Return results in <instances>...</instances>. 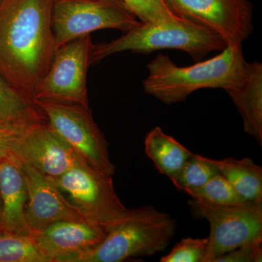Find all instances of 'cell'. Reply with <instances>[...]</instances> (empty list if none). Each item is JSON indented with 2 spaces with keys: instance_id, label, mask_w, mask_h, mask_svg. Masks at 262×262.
I'll use <instances>...</instances> for the list:
<instances>
[{
  "instance_id": "6da1fadb",
  "label": "cell",
  "mask_w": 262,
  "mask_h": 262,
  "mask_svg": "<svg viewBox=\"0 0 262 262\" xmlns=\"http://www.w3.org/2000/svg\"><path fill=\"white\" fill-rule=\"evenodd\" d=\"M54 2L0 3V75L33 100L56 49L52 29Z\"/></svg>"
},
{
  "instance_id": "7a4b0ae2",
  "label": "cell",
  "mask_w": 262,
  "mask_h": 262,
  "mask_svg": "<svg viewBox=\"0 0 262 262\" xmlns=\"http://www.w3.org/2000/svg\"><path fill=\"white\" fill-rule=\"evenodd\" d=\"M217 55L194 65L179 67L165 55H158L146 66L149 75L143 81L144 92L165 104L183 102L198 90L225 91L244 83L246 64L242 46H227Z\"/></svg>"
},
{
  "instance_id": "3957f363",
  "label": "cell",
  "mask_w": 262,
  "mask_h": 262,
  "mask_svg": "<svg viewBox=\"0 0 262 262\" xmlns=\"http://www.w3.org/2000/svg\"><path fill=\"white\" fill-rule=\"evenodd\" d=\"M177 223L168 213L147 205L129 209L94 247L71 253L57 262H120L163 252L171 242Z\"/></svg>"
},
{
  "instance_id": "277c9868",
  "label": "cell",
  "mask_w": 262,
  "mask_h": 262,
  "mask_svg": "<svg viewBox=\"0 0 262 262\" xmlns=\"http://www.w3.org/2000/svg\"><path fill=\"white\" fill-rule=\"evenodd\" d=\"M227 46L222 38L208 27L182 18L168 23H141L115 40L93 45L91 61L97 63L125 51L149 54L159 50L174 49L185 52L198 62Z\"/></svg>"
},
{
  "instance_id": "5b68a950",
  "label": "cell",
  "mask_w": 262,
  "mask_h": 262,
  "mask_svg": "<svg viewBox=\"0 0 262 262\" xmlns=\"http://www.w3.org/2000/svg\"><path fill=\"white\" fill-rule=\"evenodd\" d=\"M189 204L196 218L210 225L203 262H213L244 245L262 242V202L219 206L192 198Z\"/></svg>"
},
{
  "instance_id": "8992f818",
  "label": "cell",
  "mask_w": 262,
  "mask_h": 262,
  "mask_svg": "<svg viewBox=\"0 0 262 262\" xmlns=\"http://www.w3.org/2000/svg\"><path fill=\"white\" fill-rule=\"evenodd\" d=\"M48 126L61 138L88 165L113 177L115 172L108 142L98 128L89 108L77 103L34 100Z\"/></svg>"
},
{
  "instance_id": "52a82bcc",
  "label": "cell",
  "mask_w": 262,
  "mask_h": 262,
  "mask_svg": "<svg viewBox=\"0 0 262 262\" xmlns=\"http://www.w3.org/2000/svg\"><path fill=\"white\" fill-rule=\"evenodd\" d=\"M140 24L122 0H55L52 11L56 48L100 29L126 33Z\"/></svg>"
},
{
  "instance_id": "ba28073f",
  "label": "cell",
  "mask_w": 262,
  "mask_h": 262,
  "mask_svg": "<svg viewBox=\"0 0 262 262\" xmlns=\"http://www.w3.org/2000/svg\"><path fill=\"white\" fill-rule=\"evenodd\" d=\"M49 179V178H48ZM91 222L110 229L128 213L114 187L111 176L87 163L76 165L56 179H49Z\"/></svg>"
},
{
  "instance_id": "9c48e42d",
  "label": "cell",
  "mask_w": 262,
  "mask_h": 262,
  "mask_svg": "<svg viewBox=\"0 0 262 262\" xmlns=\"http://www.w3.org/2000/svg\"><path fill=\"white\" fill-rule=\"evenodd\" d=\"M93 45L87 34L56 48L34 100L77 103L89 108L87 73Z\"/></svg>"
},
{
  "instance_id": "30bf717a",
  "label": "cell",
  "mask_w": 262,
  "mask_h": 262,
  "mask_svg": "<svg viewBox=\"0 0 262 262\" xmlns=\"http://www.w3.org/2000/svg\"><path fill=\"white\" fill-rule=\"evenodd\" d=\"M173 13L208 27L227 46L241 45L253 31V7L248 0H166Z\"/></svg>"
},
{
  "instance_id": "8fae6325",
  "label": "cell",
  "mask_w": 262,
  "mask_h": 262,
  "mask_svg": "<svg viewBox=\"0 0 262 262\" xmlns=\"http://www.w3.org/2000/svg\"><path fill=\"white\" fill-rule=\"evenodd\" d=\"M3 137L10 156L49 179L58 178L84 162L47 122L33 127L23 135Z\"/></svg>"
},
{
  "instance_id": "7c38bea8",
  "label": "cell",
  "mask_w": 262,
  "mask_h": 262,
  "mask_svg": "<svg viewBox=\"0 0 262 262\" xmlns=\"http://www.w3.org/2000/svg\"><path fill=\"white\" fill-rule=\"evenodd\" d=\"M21 165L28 192L26 221L31 236L61 221L93 222L48 177L28 165Z\"/></svg>"
},
{
  "instance_id": "4fadbf2b",
  "label": "cell",
  "mask_w": 262,
  "mask_h": 262,
  "mask_svg": "<svg viewBox=\"0 0 262 262\" xmlns=\"http://www.w3.org/2000/svg\"><path fill=\"white\" fill-rule=\"evenodd\" d=\"M108 230L90 222L61 221L55 222L33 237L51 262L94 247L106 237Z\"/></svg>"
},
{
  "instance_id": "5bb4252c",
  "label": "cell",
  "mask_w": 262,
  "mask_h": 262,
  "mask_svg": "<svg viewBox=\"0 0 262 262\" xmlns=\"http://www.w3.org/2000/svg\"><path fill=\"white\" fill-rule=\"evenodd\" d=\"M0 232L31 235L26 207L28 192L21 163L13 156L0 163Z\"/></svg>"
},
{
  "instance_id": "9a60e30c",
  "label": "cell",
  "mask_w": 262,
  "mask_h": 262,
  "mask_svg": "<svg viewBox=\"0 0 262 262\" xmlns=\"http://www.w3.org/2000/svg\"><path fill=\"white\" fill-rule=\"evenodd\" d=\"M46 122L34 100L0 75V134L16 137Z\"/></svg>"
},
{
  "instance_id": "2e32d148",
  "label": "cell",
  "mask_w": 262,
  "mask_h": 262,
  "mask_svg": "<svg viewBox=\"0 0 262 262\" xmlns=\"http://www.w3.org/2000/svg\"><path fill=\"white\" fill-rule=\"evenodd\" d=\"M242 117L245 132L262 145V64H246L244 83L227 91Z\"/></svg>"
},
{
  "instance_id": "e0dca14e",
  "label": "cell",
  "mask_w": 262,
  "mask_h": 262,
  "mask_svg": "<svg viewBox=\"0 0 262 262\" xmlns=\"http://www.w3.org/2000/svg\"><path fill=\"white\" fill-rule=\"evenodd\" d=\"M145 151L160 173L172 179L193 154L172 136L155 127L145 138Z\"/></svg>"
},
{
  "instance_id": "ac0fdd59",
  "label": "cell",
  "mask_w": 262,
  "mask_h": 262,
  "mask_svg": "<svg viewBox=\"0 0 262 262\" xmlns=\"http://www.w3.org/2000/svg\"><path fill=\"white\" fill-rule=\"evenodd\" d=\"M209 161L246 201L262 202V168L250 158Z\"/></svg>"
},
{
  "instance_id": "d6986e66",
  "label": "cell",
  "mask_w": 262,
  "mask_h": 262,
  "mask_svg": "<svg viewBox=\"0 0 262 262\" xmlns=\"http://www.w3.org/2000/svg\"><path fill=\"white\" fill-rule=\"evenodd\" d=\"M0 262H51L33 236L0 232Z\"/></svg>"
},
{
  "instance_id": "ffe728a7",
  "label": "cell",
  "mask_w": 262,
  "mask_h": 262,
  "mask_svg": "<svg viewBox=\"0 0 262 262\" xmlns=\"http://www.w3.org/2000/svg\"><path fill=\"white\" fill-rule=\"evenodd\" d=\"M218 173L208 158L192 154L170 181L179 190L187 193L203 187Z\"/></svg>"
},
{
  "instance_id": "44dd1931",
  "label": "cell",
  "mask_w": 262,
  "mask_h": 262,
  "mask_svg": "<svg viewBox=\"0 0 262 262\" xmlns=\"http://www.w3.org/2000/svg\"><path fill=\"white\" fill-rule=\"evenodd\" d=\"M187 194L194 199L219 206H234L246 202L221 173L216 174L203 187Z\"/></svg>"
},
{
  "instance_id": "7402d4cb",
  "label": "cell",
  "mask_w": 262,
  "mask_h": 262,
  "mask_svg": "<svg viewBox=\"0 0 262 262\" xmlns=\"http://www.w3.org/2000/svg\"><path fill=\"white\" fill-rule=\"evenodd\" d=\"M127 9L142 24L174 22L182 18L173 13L166 0H122Z\"/></svg>"
},
{
  "instance_id": "603a6c76",
  "label": "cell",
  "mask_w": 262,
  "mask_h": 262,
  "mask_svg": "<svg viewBox=\"0 0 262 262\" xmlns=\"http://www.w3.org/2000/svg\"><path fill=\"white\" fill-rule=\"evenodd\" d=\"M208 238L182 239L168 254L160 258L161 262H203Z\"/></svg>"
},
{
  "instance_id": "cb8c5ba5",
  "label": "cell",
  "mask_w": 262,
  "mask_h": 262,
  "mask_svg": "<svg viewBox=\"0 0 262 262\" xmlns=\"http://www.w3.org/2000/svg\"><path fill=\"white\" fill-rule=\"evenodd\" d=\"M262 242L244 245L219 256L213 262H261Z\"/></svg>"
},
{
  "instance_id": "d4e9b609",
  "label": "cell",
  "mask_w": 262,
  "mask_h": 262,
  "mask_svg": "<svg viewBox=\"0 0 262 262\" xmlns=\"http://www.w3.org/2000/svg\"><path fill=\"white\" fill-rule=\"evenodd\" d=\"M10 156L6 144H5L4 137L3 134H0V163Z\"/></svg>"
},
{
  "instance_id": "484cf974",
  "label": "cell",
  "mask_w": 262,
  "mask_h": 262,
  "mask_svg": "<svg viewBox=\"0 0 262 262\" xmlns=\"http://www.w3.org/2000/svg\"><path fill=\"white\" fill-rule=\"evenodd\" d=\"M0 215H1V201H0Z\"/></svg>"
},
{
  "instance_id": "4316f807",
  "label": "cell",
  "mask_w": 262,
  "mask_h": 262,
  "mask_svg": "<svg viewBox=\"0 0 262 262\" xmlns=\"http://www.w3.org/2000/svg\"><path fill=\"white\" fill-rule=\"evenodd\" d=\"M2 0H0V3H1Z\"/></svg>"
}]
</instances>
